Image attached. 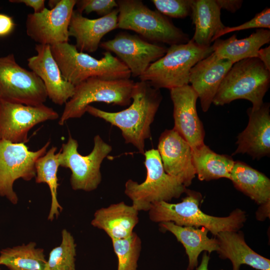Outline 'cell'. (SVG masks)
<instances>
[{
	"instance_id": "e575fe53",
	"label": "cell",
	"mask_w": 270,
	"mask_h": 270,
	"mask_svg": "<svg viewBox=\"0 0 270 270\" xmlns=\"http://www.w3.org/2000/svg\"><path fill=\"white\" fill-rule=\"evenodd\" d=\"M13 18L4 14L0 13V37L6 36L10 34L15 27Z\"/></svg>"
},
{
	"instance_id": "836d02e7",
	"label": "cell",
	"mask_w": 270,
	"mask_h": 270,
	"mask_svg": "<svg viewBox=\"0 0 270 270\" xmlns=\"http://www.w3.org/2000/svg\"><path fill=\"white\" fill-rule=\"evenodd\" d=\"M75 6L76 10L82 14L84 12L88 14L94 12L102 17L110 14L118 7V4L114 0H78Z\"/></svg>"
},
{
	"instance_id": "5bb4252c",
	"label": "cell",
	"mask_w": 270,
	"mask_h": 270,
	"mask_svg": "<svg viewBox=\"0 0 270 270\" xmlns=\"http://www.w3.org/2000/svg\"><path fill=\"white\" fill-rule=\"evenodd\" d=\"M100 46L114 53L134 77H140L152 63L163 56L168 49L126 32L118 34L113 39L101 42Z\"/></svg>"
},
{
	"instance_id": "7c38bea8",
	"label": "cell",
	"mask_w": 270,
	"mask_h": 270,
	"mask_svg": "<svg viewBox=\"0 0 270 270\" xmlns=\"http://www.w3.org/2000/svg\"><path fill=\"white\" fill-rule=\"evenodd\" d=\"M58 118L56 111L44 104L30 106L0 100V140L25 144L35 126Z\"/></svg>"
},
{
	"instance_id": "8d00e7d4",
	"label": "cell",
	"mask_w": 270,
	"mask_h": 270,
	"mask_svg": "<svg viewBox=\"0 0 270 270\" xmlns=\"http://www.w3.org/2000/svg\"><path fill=\"white\" fill-rule=\"evenodd\" d=\"M10 2L22 3L26 6L32 8L34 13H40L46 8L44 0H10Z\"/></svg>"
},
{
	"instance_id": "d590c367",
	"label": "cell",
	"mask_w": 270,
	"mask_h": 270,
	"mask_svg": "<svg viewBox=\"0 0 270 270\" xmlns=\"http://www.w3.org/2000/svg\"><path fill=\"white\" fill-rule=\"evenodd\" d=\"M220 9H224L232 13L239 10L243 3L241 0H216Z\"/></svg>"
},
{
	"instance_id": "8fae6325",
	"label": "cell",
	"mask_w": 270,
	"mask_h": 270,
	"mask_svg": "<svg viewBox=\"0 0 270 270\" xmlns=\"http://www.w3.org/2000/svg\"><path fill=\"white\" fill-rule=\"evenodd\" d=\"M47 98L42 80L19 65L14 54L0 57V100L38 106L44 104Z\"/></svg>"
},
{
	"instance_id": "44dd1931",
	"label": "cell",
	"mask_w": 270,
	"mask_h": 270,
	"mask_svg": "<svg viewBox=\"0 0 270 270\" xmlns=\"http://www.w3.org/2000/svg\"><path fill=\"white\" fill-rule=\"evenodd\" d=\"M139 212L124 202L112 204L97 210L90 224L104 230L111 240L130 236L139 222Z\"/></svg>"
},
{
	"instance_id": "f35d334b",
	"label": "cell",
	"mask_w": 270,
	"mask_h": 270,
	"mask_svg": "<svg viewBox=\"0 0 270 270\" xmlns=\"http://www.w3.org/2000/svg\"><path fill=\"white\" fill-rule=\"evenodd\" d=\"M270 202L260 205L256 213L258 220H264L266 218L270 217Z\"/></svg>"
},
{
	"instance_id": "8992f818",
	"label": "cell",
	"mask_w": 270,
	"mask_h": 270,
	"mask_svg": "<svg viewBox=\"0 0 270 270\" xmlns=\"http://www.w3.org/2000/svg\"><path fill=\"white\" fill-rule=\"evenodd\" d=\"M212 52V46L200 48L190 39L186 44L170 46L164 55L152 63L139 78L159 90L188 84L192 68Z\"/></svg>"
},
{
	"instance_id": "ffe728a7",
	"label": "cell",
	"mask_w": 270,
	"mask_h": 270,
	"mask_svg": "<svg viewBox=\"0 0 270 270\" xmlns=\"http://www.w3.org/2000/svg\"><path fill=\"white\" fill-rule=\"evenodd\" d=\"M118 8L110 14L96 19L84 16L82 13L74 10L68 27L70 36L75 38L77 50L80 52H96L100 40L108 32L117 28Z\"/></svg>"
},
{
	"instance_id": "cb8c5ba5",
	"label": "cell",
	"mask_w": 270,
	"mask_h": 270,
	"mask_svg": "<svg viewBox=\"0 0 270 270\" xmlns=\"http://www.w3.org/2000/svg\"><path fill=\"white\" fill-rule=\"evenodd\" d=\"M220 10L216 0H192L190 16L195 30L190 40L198 46H210L214 38L226 27Z\"/></svg>"
},
{
	"instance_id": "603a6c76",
	"label": "cell",
	"mask_w": 270,
	"mask_h": 270,
	"mask_svg": "<svg viewBox=\"0 0 270 270\" xmlns=\"http://www.w3.org/2000/svg\"><path fill=\"white\" fill-rule=\"evenodd\" d=\"M161 230L172 234L184 246L188 256L187 270H194L198 265V257L203 251L210 254L217 252L218 241L208 236V230L204 227L180 226L171 222L159 223Z\"/></svg>"
},
{
	"instance_id": "83f0119b",
	"label": "cell",
	"mask_w": 270,
	"mask_h": 270,
	"mask_svg": "<svg viewBox=\"0 0 270 270\" xmlns=\"http://www.w3.org/2000/svg\"><path fill=\"white\" fill-rule=\"evenodd\" d=\"M46 264L44 250L37 248L34 242L0 251V266L8 270H45Z\"/></svg>"
},
{
	"instance_id": "9a60e30c",
	"label": "cell",
	"mask_w": 270,
	"mask_h": 270,
	"mask_svg": "<svg viewBox=\"0 0 270 270\" xmlns=\"http://www.w3.org/2000/svg\"><path fill=\"white\" fill-rule=\"evenodd\" d=\"M174 127L192 148L204 144L205 132L196 110L198 96L190 85L170 90Z\"/></svg>"
},
{
	"instance_id": "30bf717a",
	"label": "cell",
	"mask_w": 270,
	"mask_h": 270,
	"mask_svg": "<svg viewBox=\"0 0 270 270\" xmlns=\"http://www.w3.org/2000/svg\"><path fill=\"white\" fill-rule=\"evenodd\" d=\"M50 144L48 141L36 151L28 150L24 144L0 140V196L16 204L18 198L14 190L16 180H31L36 176V163L44 154Z\"/></svg>"
},
{
	"instance_id": "b9f144b4",
	"label": "cell",
	"mask_w": 270,
	"mask_h": 270,
	"mask_svg": "<svg viewBox=\"0 0 270 270\" xmlns=\"http://www.w3.org/2000/svg\"></svg>"
},
{
	"instance_id": "74e56055",
	"label": "cell",
	"mask_w": 270,
	"mask_h": 270,
	"mask_svg": "<svg viewBox=\"0 0 270 270\" xmlns=\"http://www.w3.org/2000/svg\"><path fill=\"white\" fill-rule=\"evenodd\" d=\"M258 58L264 64L268 70L270 71V46L260 48L258 52Z\"/></svg>"
},
{
	"instance_id": "ab89813d",
	"label": "cell",
	"mask_w": 270,
	"mask_h": 270,
	"mask_svg": "<svg viewBox=\"0 0 270 270\" xmlns=\"http://www.w3.org/2000/svg\"><path fill=\"white\" fill-rule=\"evenodd\" d=\"M210 260V256L207 252H204L203 254L200 265L196 268V270H208V265Z\"/></svg>"
},
{
	"instance_id": "d6a6232c",
	"label": "cell",
	"mask_w": 270,
	"mask_h": 270,
	"mask_svg": "<svg viewBox=\"0 0 270 270\" xmlns=\"http://www.w3.org/2000/svg\"><path fill=\"white\" fill-rule=\"evenodd\" d=\"M270 28V9L266 8L260 12L256 14L250 20L238 26H226L213 38L212 42L222 36L236 31H240L250 28Z\"/></svg>"
},
{
	"instance_id": "9c48e42d",
	"label": "cell",
	"mask_w": 270,
	"mask_h": 270,
	"mask_svg": "<svg viewBox=\"0 0 270 270\" xmlns=\"http://www.w3.org/2000/svg\"><path fill=\"white\" fill-rule=\"evenodd\" d=\"M78 146V141L70 134L67 142L62 144L57 153L59 166L71 170L70 181L74 190L92 192L101 182V164L112 152V146L98 134L94 137V147L88 154H80Z\"/></svg>"
},
{
	"instance_id": "7402d4cb",
	"label": "cell",
	"mask_w": 270,
	"mask_h": 270,
	"mask_svg": "<svg viewBox=\"0 0 270 270\" xmlns=\"http://www.w3.org/2000/svg\"><path fill=\"white\" fill-rule=\"evenodd\" d=\"M216 238L218 244L217 252L221 258L230 260L232 270H240L242 264L258 270H270V260L252 250L241 231L220 232Z\"/></svg>"
},
{
	"instance_id": "484cf974",
	"label": "cell",
	"mask_w": 270,
	"mask_h": 270,
	"mask_svg": "<svg viewBox=\"0 0 270 270\" xmlns=\"http://www.w3.org/2000/svg\"><path fill=\"white\" fill-rule=\"evenodd\" d=\"M234 186L258 204L270 202V180L244 162L236 161L230 179Z\"/></svg>"
},
{
	"instance_id": "e0dca14e",
	"label": "cell",
	"mask_w": 270,
	"mask_h": 270,
	"mask_svg": "<svg viewBox=\"0 0 270 270\" xmlns=\"http://www.w3.org/2000/svg\"><path fill=\"white\" fill-rule=\"evenodd\" d=\"M36 54L28 59V66L42 80L48 97L55 104H65L72 96L74 86L63 78L49 45L36 44Z\"/></svg>"
},
{
	"instance_id": "4dcf8cb0",
	"label": "cell",
	"mask_w": 270,
	"mask_h": 270,
	"mask_svg": "<svg viewBox=\"0 0 270 270\" xmlns=\"http://www.w3.org/2000/svg\"><path fill=\"white\" fill-rule=\"evenodd\" d=\"M112 242L118 258L117 270H138L142 250V240L138 234L134 232L126 238Z\"/></svg>"
},
{
	"instance_id": "2e32d148",
	"label": "cell",
	"mask_w": 270,
	"mask_h": 270,
	"mask_svg": "<svg viewBox=\"0 0 270 270\" xmlns=\"http://www.w3.org/2000/svg\"><path fill=\"white\" fill-rule=\"evenodd\" d=\"M164 168L186 188L196 176L192 150L189 144L173 128L160 134L158 146Z\"/></svg>"
},
{
	"instance_id": "4fadbf2b",
	"label": "cell",
	"mask_w": 270,
	"mask_h": 270,
	"mask_svg": "<svg viewBox=\"0 0 270 270\" xmlns=\"http://www.w3.org/2000/svg\"><path fill=\"white\" fill-rule=\"evenodd\" d=\"M76 0H60L54 8L28 14L27 35L38 44L52 46L67 42L68 27Z\"/></svg>"
},
{
	"instance_id": "7a4b0ae2",
	"label": "cell",
	"mask_w": 270,
	"mask_h": 270,
	"mask_svg": "<svg viewBox=\"0 0 270 270\" xmlns=\"http://www.w3.org/2000/svg\"><path fill=\"white\" fill-rule=\"evenodd\" d=\"M186 193L180 202L152 204L148 211L150 220L158 224L171 222L180 226L204 227L215 236L222 232L238 231L244 226L246 220L244 211L237 208L225 217L208 215L200 208L202 199L200 192L187 190Z\"/></svg>"
},
{
	"instance_id": "3957f363",
	"label": "cell",
	"mask_w": 270,
	"mask_h": 270,
	"mask_svg": "<svg viewBox=\"0 0 270 270\" xmlns=\"http://www.w3.org/2000/svg\"><path fill=\"white\" fill-rule=\"evenodd\" d=\"M50 50L63 78L74 86L90 78L114 80L132 76L128 67L110 52L96 59L68 42L52 45Z\"/></svg>"
},
{
	"instance_id": "1f68e13d",
	"label": "cell",
	"mask_w": 270,
	"mask_h": 270,
	"mask_svg": "<svg viewBox=\"0 0 270 270\" xmlns=\"http://www.w3.org/2000/svg\"><path fill=\"white\" fill-rule=\"evenodd\" d=\"M193 0H152L157 10L165 16L184 18L190 16Z\"/></svg>"
},
{
	"instance_id": "60d3db41",
	"label": "cell",
	"mask_w": 270,
	"mask_h": 270,
	"mask_svg": "<svg viewBox=\"0 0 270 270\" xmlns=\"http://www.w3.org/2000/svg\"><path fill=\"white\" fill-rule=\"evenodd\" d=\"M60 0H50L48 2V6L51 8V9L54 8L58 4Z\"/></svg>"
},
{
	"instance_id": "277c9868",
	"label": "cell",
	"mask_w": 270,
	"mask_h": 270,
	"mask_svg": "<svg viewBox=\"0 0 270 270\" xmlns=\"http://www.w3.org/2000/svg\"><path fill=\"white\" fill-rule=\"evenodd\" d=\"M270 84V71L257 58H248L234 63L221 82L212 103L223 106L238 99L259 108Z\"/></svg>"
},
{
	"instance_id": "f1b7e54d",
	"label": "cell",
	"mask_w": 270,
	"mask_h": 270,
	"mask_svg": "<svg viewBox=\"0 0 270 270\" xmlns=\"http://www.w3.org/2000/svg\"><path fill=\"white\" fill-rule=\"evenodd\" d=\"M57 148L52 146L46 153L40 156L36 163L35 181L37 184H46L51 195V204L48 220L52 221L57 218L62 207L58 199V188L59 186L57 176L59 164L58 160Z\"/></svg>"
},
{
	"instance_id": "4316f807",
	"label": "cell",
	"mask_w": 270,
	"mask_h": 270,
	"mask_svg": "<svg viewBox=\"0 0 270 270\" xmlns=\"http://www.w3.org/2000/svg\"><path fill=\"white\" fill-rule=\"evenodd\" d=\"M192 150L196 174L199 180L230 179L235 162L231 156L214 152L204 143Z\"/></svg>"
},
{
	"instance_id": "d4e9b609",
	"label": "cell",
	"mask_w": 270,
	"mask_h": 270,
	"mask_svg": "<svg viewBox=\"0 0 270 270\" xmlns=\"http://www.w3.org/2000/svg\"><path fill=\"white\" fill-rule=\"evenodd\" d=\"M212 45L213 52L219 58L234 64L242 60L257 58L260 48L270 42V30L259 28L249 36L238 39L234 34L226 40L216 39Z\"/></svg>"
},
{
	"instance_id": "f546056e",
	"label": "cell",
	"mask_w": 270,
	"mask_h": 270,
	"mask_svg": "<svg viewBox=\"0 0 270 270\" xmlns=\"http://www.w3.org/2000/svg\"><path fill=\"white\" fill-rule=\"evenodd\" d=\"M60 244L50 252L45 270H76V244L72 234L66 228L61 232Z\"/></svg>"
},
{
	"instance_id": "5b68a950",
	"label": "cell",
	"mask_w": 270,
	"mask_h": 270,
	"mask_svg": "<svg viewBox=\"0 0 270 270\" xmlns=\"http://www.w3.org/2000/svg\"><path fill=\"white\" fill-rule=\"evenodd\" d=\"M117 28L131 30L153 42L183 44L190 40L188 34L176 27L158 10L148 8L140 0H118Z\"/></svg>"
},
{
	"instance_id": "ac0fdd59",
	"label": "cell",
	"mask_w": 270,
	"mask_h": 270,
	"mask_svg": "<svg viewBox=\"0 0 270 270\" xmlns=\"http://www.w3.org/2000/svg\"><path fill=\"white\" fill-rule=\"evenodd\" d=\"M234 64L212 52L191 69L189 83L200 100L203 112L210 108L221 82Z\"/></svg>"
},
{
	"instance_id": "6da1fadb",
	"label": "cell",
	"mask_w": 270,
	"mask_h": 270,
	"mask_svg": "<svg viewBox=\"0 0 270 270\" xmlns=\"http://www.w3.org/2000/svg\"><path fill=\"white\" fill-rule=\"evenodd\" d=\"M162 97L159 89L149 83L134 82L129 107L118 112H108L90 105L86 112L118 128L125 142L132 144L138 152L144 153L145 141L150 136V126Z\"/></svg>"
},
{
	"instance_id": "52a82bcc",
	"label": "cell",
	"mask_w": 270,
	"mask_h": 270,
	"mask_svg": "<svg viewBox=\"0 0 270 270\" xmlns=\"http://www.w3.org/2000/svg\"><path fill=\"white\" fill-rule=\"evenodd\" d=\"M144 154L146 170L145 180L138 183L129 179L125 184L124 189V194L138 212H148L152 204L169 202L187 190L178 179L165 172L158 150H149Z\"/></svg>"
},
{
	"instance_id": "ba28073f",
	"label": "cell",
	"mask_w": 270,
	"mask_h": 270,
	"mask_svg": "<svg viewBox=\"0 0 270 270\" xmlns=\"http://www.w3.org/2000/svg\"><path fill=\"white\" fill-rule=\"evenodd\" d=\"M134 82L130 79L106 80L90 78L74 86V93L65 104L58 124L68 120L81 118L90 104L102 102L120 106L131 102Z\"/></svg>"
},
{
	"instance_id": "d6986e66",
	"label": "cell",
	"mask_w": 270,
	"mask_h": 270,
	"mask_svg": "<svg viewBox=\"0 0 270 270\" xmlns=\"http://www.w3.org/2000/svg\"><path fill=\"white\" fill-rule=\"evenodd\" d=\"M270 104L264 103L257 110H248V122L238 136V148L233 154H247L253 159L270 154Z\"/></svg>"
}]
</instances>
